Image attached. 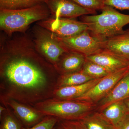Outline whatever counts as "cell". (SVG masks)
<instances>
[{"label":"cell","instance_id":"ffe728a7","mask_svg":"<svg viewBox=\"0 0 129 129\" xmlns=\"http://www.w3.org/2000/svg\"><path fill=\"white\" fill-rule=\"evenodd\" d=\"M81 71L93 79L102 78L110 74L101 65L86 58Z\"/></svg>","mask_w":129,"mask_h":129},{"label":"cell","instance_id":"6da1fadb","mask_svg":"<svg viewBox=\"0 0 129 129\" xmlns=\"http://www.w3.org/2000/svg\"><path fill=\"white\" fill-rule=\"evenodd\" d=\"M0 53V100L33 107L52 98L60 75L27 36L4 42Z\"/></svg>","mask_w":129,"mask_h":129},{"label":"cell","instance_id":"8fae6325","mask_svg":"<svg viewBox=\"0 0 129 129\" xmlns=\"http://www.w3.org/2000/svg\"><path fill=\"white\" fill-rule=\"evenodd\" d=\"M86 58L101 65L110 73L129 67V60L106 49Z\"/></svg>","mask_w":129,"mask_h":129},{"label":"cell","instance_id":"e0dca14e","mask_svg":"<svg viewBox=\"0 0 129 129\" xmlns=\"http://www.w3.org/2000/svg\"><path fill=\"white\" fill-rule=\"evenodd\" d=\"M85 129H115V128L99 111L88 114L79 120Z\"/></svg>","mask_w":129,"mask_h":129},{"label":"cell","instance_id":"9a60e30c","mask_svg":"<svg viewBox=\"0 0 129 129\" xmlns=\"http://www.w3.org/2000/svg\"><path fill=\"white\" fill-rule=\"evenodd\" d=\"M105 49L129 60V29L108 38Z\"/></svg>","mask_w":129,"mask_h":129},{"label":"cell","instance_id":"7c38bea8","mask_svg":"<svg viewBox=\"0 0 129 129\" xmlns=\"http://www.w3.org/2000/svg\"><path fill=\"white\" fill-rule=\"evenodd\" d=\"M129 98V72L117 83L107 96L96 104L98 111L113 103L123 101Z\"/></svg>","mask_w":129,"mask_h":129},{"label":"cell","instance_id":"30bf717a","mask_svg":"<svg viewBox=\"0 0 129 129\" xmlns=\"http://www.w3.org/2000/svg\"><path fill=\"white\" fill-rule=\"evenodd\" d=\"M1 102L3 106L11 109L25 128L34 126L45 117L31 106L12 99L1 100Z\"/></svg>","mask_w":129,"mask_h":129},{"label":"cell","instance_id":"8992f818","mask_svg":"<svg viewBox=\"0 0 129 129\" xmlns=\"http://www.w3.org/2000/svg\"><path fill=\"white\" fill-rule=\"evenodd\" d=\"M53 35L68 51L80 53L86 57L104 50L108 39L92 35L88 30L67 39H60Z\"/></svg>","mask_w":129,"mask_h":129},{"label":"cell","instance_id":"9c48e42d","mask_svg":"<svg viewBox=\"0 0 129 129\" xmlns=\"http://www.w3.org/2000/svg\"><path fill=\"white\" fill-rule=\"evenodd\" d=\"M45 3L55 17L75 18L96 13V11L82 7L72 0H45Z\"/></svg>","mask_w":129,"mask_h":129},{"label":"cell","instance_id":"ac0fdd59","mask_svg":"<svg viewBox=\"0 0 129 129\" xmlns=\"http://www.w3.org/2000/svg\"><path fill=\"white\" fill-rule=\"evenodd\" d=\"M95 79L81 71L60 75L58 79L56 88L82 84Z\"/></svg>","mask_w":129,"mask_h":129},{"label":"cell","instance_id":"277c9868","mask_svg":"<svg viewBox=\"0 0 129 129\" xmlns=\"http://www.w3.org/2000/svg\"><path fill=\"white\" fill-rule=\"evenodd\" d=\"M32 107L45 116L61 120H79L96 109V104L82 101L51 98L35 104Z\"/></svg>","mask_w":129,"mask_h":129},{"label":"cell","instance_id":"44dd1931","mask_svg":"<svg viewBox=\"0 0 129 129\" xmlns=\"http://www.w3.org/2000/svg\"><path fill=\"white\" fill-rule=\"evenodd\" d=\"M6 108V110L0 116V129H22L23 127L21 122L11 109Z\"/></svg>","mask_w":129,"mask_h":129},{"label":"cell","instance_id":"f1b7e54d","mask_svg":"<svg viewBox=\"0 0 129 129\" xmlns=\"http://www.w3.org/2000/svg\"></svg>","mask_w":129,"mask_h":129},{"label":"cell","instance_id":"4316f807","mask_svg":"<svg viewBox=\"0 0 129 129\" xmlns=\"http://www.w3.org/2000/svg\"><path fill=\"white\" fill-rule=\"evenodd\" d=\"M6 110V107L3 106H0V116H1L3 113Z\"/></svg>","mask_w":129,"mask_h":129},{"label":"cell","instance_id":"603a6c76","mask_svg":"<svg viewBox=\"0 0 129 129\" xmlns=\"http://www.w3.org/2000/svg\"><path fill=\"white\" fill-rule=\"evenodd\" d=\"M86 9L94 10L102 9L106 5L105 0H72Z\"/></svg>","mask_w":129,"mask_h":129},{"label":"cell","instance_id":"d6986e66","mask_svg":"<svg viewBox=\"0 0 129 129\" xmlns=\"http://www.w3.org/2000/svg\"><path fill=\"white\" fill-rule=\"evenodd\" d=\"M45 0H0V9L15 10L29 8L45 3Z\"/></svg>","mask_w":129,"mask_h":129},{"label":"cell","instance_id":"7402d4cb","mask_svg":"<svg viewBox=\"0 0 129 129\" xmlns=\"http://www.w3.org/2000/svg\"><path fill=\"white\" fill-rule=\"evenodd\" d=\"M59 119L52 116H46L39 123L29 128L23 127L22 129H55Z\"/></svg>","mask_w":129,"mask_h":129},{"label":"cell","instance_id":"cb8c5ba5","mask_svg":"<svg viewBox=\"0 0 129 129\" xmlns=\"http://www.w3.org/2000/svg\"><path fill=\"white\" fill-rule=\"evenodd\" d=\"M55 129H85L79 120L59 119Z\"/></svg>","mask_w":129,"mask_h":129},{"label":"cell","instance_id":"83f0119b","mask_svg":"<svg viewBox=\"0 0 129 129\" xmlns=\"http://www.w3.org/2000/svg\"><path fill=\"white\" fill-rule=\"evenodd\" d=\"M123 101L124 102L125 104V106H126L128 112L129 114V98L125 99V100Z\"/></svg>","mask_w":129,"mask_h":129},{"label":"cell","instance_id":"d4e9b609","mask_svg":"<svg viewBox=\"0 0 129 129\" xmlns=\"http://www.w3.org/2000/svg\"><path fill=\"white\" fill-rule=\"evenodd\" d=\"M105 4L119 10L129 11V0H105Z\"/></svg>","mask_w":129,"mask_h":129},{"label":"cell","instance_id":"52a82bcc","mask_svg":"<svg viewBox=\"0 0 129 129\" xmlns=\"http://www.w3.org/2000/svg\"><path fill=\"white\" fill-rule=\"evenodd\" d=\"M38 24L60 39H67L88 30L87 24L74 18H48L40 21Z\"/></svg>","mask_w":129,"mask_h":129},{"label":"cell","instance_id":"5b68a950","mask_svg":"<svg viewBox=\"0 0 129 129\" xmlns=\"http://www.w3.org/2000/svg\"><path fill=\"white\" fill-rule=\"evenodd\" d=\"M33 34L32 40L36 50L56 68L61 57L69 51L51 32L39 25L35 28Z\"/></svg>","mask_w":129,"mask_h":129},{"label":"cell","instance_id":"7a4b0ae2","mask_svg":"<svg viewBox=\"0 0 129 129\" xmlns=\"http://www.w3.org/2000/svg\"><path fill=\"white\" fill-rule=\"evenodd\" d=\"M50 14L45 3L24 9H0L1 29L9 36L24 33L31 24L48 18Z\"/></svg>","mask_w":129,"mask_h":129},{"label":"cell","instance_id":"3957f363","mask_svg":"<svg viewBox=\"0 0 129 129\" xmlns=\"http://www.w3.org/2000/svg\"><path fill=\"white\" fill-rule=\"evenodd\" d=\"M102 11L99 15L81 17L91 34L108 39L124 32V27L129 24V15L120 13L108 6H106Z\"/></svg>","mask_w":129,"mask_h":129},{"label":"cell","instance_id":"4fadbf2b","mask_svg":"<svg viewBox=\"0 0 129 129\" xmlns=\"http://www.w3.org/2000/svg\"><path fill=\"white\" fill-rule=\"evenodd\" d=\"M86 59L85 56L78 52L69 51L60 58L56 67L60 75L81 71Z\"/></svg>","mask_w":129,"mask_h":129},{"label":"cell","instance_id":"ba28073f","mask_svg":"<svg viewBox=\"0 0 129 129\" xmlns=\"http://www.w3.org/2000/svg\"><path fill=\"white\" fill-rule=\"evenodd\" d=\"M128 72L129 67L109 74L101 79L98 83L84 94L73 100L96 104L110 93L118 82Z\"/></svg>","mask_w":129,"mask_h":129},{"label":"cell","instance_id":"5bb4252c","mask_svg":"<svg viewBox=\"0 0 129 129\" xmlns=\"http://www.w3.org/2000/svg\"><path fill=\"white\" fill-rule=\"evenodd\" d=\"M101 79H95L79 85L56 88L53 92L52 98L60 100H73L88 91L98 83Z\"/></svg>","mask_w":129,"mask_h":129},{"label":"cell","instance_id":"2e32d148","mask_svg":"<svg viewBox=\"0 0 129 129\" xmlns=\"http://www.w3.org/2000/svg\"><path fill=\"white\" fill-rule=\"evenodd\" d=\"M116 128L128 113L124 101L113 103L99 111Z\"/></svg>","mask_w":129,"mask_h":129},{"label":"cell","instance_id":"484cf974","mask_svg":"<svg viewBox=\"0 0 129 129\" xmlns=\"http://www.w3.org/2000/svg\"><path fill=\"white\" fill-rule=\"evenodd\" d=\"M115 129H129V114L125 116Z\"/></svg>","mask_w":129,"mask_h":129}]
</instances>
